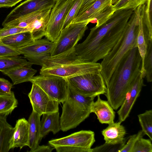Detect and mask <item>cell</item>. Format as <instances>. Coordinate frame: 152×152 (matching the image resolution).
I'll return each mask as SVG.
<instances>
[{"label": "cell", "instance_id": "cell-14", "mask_svg": "<svg viewBox=\"0 0 152 152\" xmlns=\"http://www.w3.org/2000/svg\"><path fill=\"white\" fill-rule=\"evenodd\" d=\"M143 78L140 72L132 82L124 100L117 112L119 121L122 122L129 116L142 87L145 86Z\"/></svg>", "mask_w": 152, "mask_h": 152}, {"label": "cell", "instance_id": "cell-28", "mask_svg": "<svg viewBox=\"0 0 152 152\" xmlns=\"http://www.w3.org/2000/svg\"><path fill=\"white\" fill-rule=\"evenodd\" d=\"M142 131L152 140V110H147L138 115Z\"/></svg>", "mask_w": 152, "mask_h": 152}, {"label": "cell", "instance_id": "cell-1", "mask_svg": "<svg viewBox=\"0 0 152 152\" xmlns=\"http://www.w3.org/2000/svg\"><path fill=\"white\" fill-rule=\"evenodd\" d=\"M133 11L116 10L104 23L91 28L85 40L75 47L78 58L85 61L94 63L103 59L123 35Z\"/></svg>", "mask_w": 152, "mask_h": 152}, {"label": "cell", "instance_id": "cell-10", "mask_svg": "<svg viewBox=\"0 0 152 152\" xmlns=\"http://www.w3.org/2000/svg\"><path fill=\"white\" fill-rule=\"evenodd\" d=\"M56 1V0H26L8 14L2 25L4 27L13 21L34 12L51 10Z\"/></svg>", "mask_w": 152, "mask_h": 152}, {"label": "cell", "instance_id": "cell-3", "mask_svg": "<svg viewBox=\"0 0 152 152\" xmlns=\"http://www.w3.org/2000/svg\"><path fill=\"white\" fill-rule=\"evenodd\" d=\"M142 5L133 10L124 33L100 63L101 73L106 86L117 64L126 53L137 47L140 17Z\"/></svg>", "mask_w": 152, "mask_h": 152}, {"label": "cell", "instance_id": "cell-21", "mask_svg": "<svg viewBox=\"0 0 152 152\" xmlns=\"http://www.w3.org/2000/svg\"><path fill=\"white\" fill-rule=\"evenodd\" d=\"M140 15L144 35L147 43L152 41V0H148L142 5Z\"/></svg>", "mask_w": 152, "mask_h": 152}, {"label": "cell", "instance_id": "cell-36", "mask_svg": "<svg viewBox=\"0 0 152 152\" xmlns=\"http://www.w3.org/2000/svg\"><path fill=\"white\" fill-rule=\"evenodd\" d=\"M83 0H74L65 20L63 29L71 24L77 15Z\"/></svg>", "mask_w": 152, "mask_h": 152}, {"label": "cell", "instance_id": "cell-12", "mask_svg": "<svg viewBox=\"0 0 152 152\" xmlns=\"http://www.w3.org/2000/svg\"><path fill=\"white\" fill-rule=\"evenodd\" d=\"M28 96L32 110L40 115L58 111L59 103L51 98L36 84L32 83L31 88Z\"/></svg>", "mask_w": 152, "mask_h": 152}, {"label": "cell", "instance_id": "cell-26", "mask_svg": "<svg viewBox=\"0 0 152 152\" xmlns=\"http://www.w3.org/2000/svg\"><path fill=\"white\" fill-rule=\"evenodd\" d=\"M29 64H31L24 57L19 56L1 57H0V71L3 73L12 69Z\"/></svg>", "mask_w": 152, "mask_h": 152}, {"label": "cell", "instance_id": "cell-29", "mask_svg": "<svg viewBox=\"0 0 152 152\" xmlns=\"http://www.w3.org/2000/svg\"><path fill=\"white\" fill-rule=\"evenodd\" d=\"M146 51L143 64V77L147 82L152 81V42L147 43Z\"/></svg>", "mask_w": 152, "mask_h": 152}, {"label": "cell", "instance_id": "cell-11", "mask_svg": "<svg viewBox=\"0 0 152 152\" xmlns=\"http://www.w3.org/2000/svg\"><path fill=\"white\" fill-rule=\"evenodd\" d=\"M55 43L46 38L35 40L18 50L32 64L42 66L45 58L50 56Z\"/></svg>", "mask_w": 152, "mask_h": 152}, {"label": "cell", "instance_id": "cell-25", "mask_svg": "<svg viewBox=\"0 0 152 152\" xmlns=\"http://www.w3.org/2000/svg\"><path fill=\"white\" fill-rule=\"evenodd\" d=\"M7 117L0 115V152H8L10 150L9 142L14 130L7 122Z\"/></svg>", "mask_w": 152, "mask_h": 152}, {"label": "cell", "instance_id": "cell-39", "mask_svg": "<svg viewBox=\"0 0 152 152\" xmlns=\"http://www.w3.org/2000/svg\"><path fill=\"white\" fill-rule=\"evenodd\" d=\"M20 54L19 50L13 48L4 44L0 41V57L19 56Z\"/></svg>", "mask_w": 152, "mask_h": 152}, {"label": "cell", "instance_id": "cell-31", "mask_svg": "<svg viewBox=\"0 0 152 152\" xmlns=\"http://www.w3.org/2000/svg\"><path fill=\"white\" fill-rule=\"evenodd\" d=\"M45 12L40 11L32 13L13 21L6 26L23 28H27L38 17Z\"/></svg>", "mask_w": 152, "mask_h": 152}, {"label": "cell", "instance_id": "cell-4", "mask_svg": "<svg viewBox=\"0 0 152 152\" xmlns=\"http://www.w3.org/2000/svg\"><path fill=\"white\" fill-rule=\"evenodd\" d=\"M94 99L79 94L69 85L66 99L62 103L61 130L66 132L75 128L88 118Z\"/></svg>", "mask_w": 152, "mask_h": 152}, {"label": "cell", "instance_id": "cell-17", "mask_svg": "<svg viewBox=\"0 0 152 152\" xmlns=\"http://www.w3.org/2000/svg\"><path fill=\"white\" fill-rule=\"evenodd\" d=\"M32 65L26 64L12 69L3 73L11 79L13 85L30 82L37 72V70L32 67Z\"/></svg>", "mask_w": 152, "mask_h": 152}, {"label": "cell", "instance_id": "cell-2", "mask_svg": "<svg viewBox=\"0 0 152 152\" xmlns=\"http://www.w3.org/2000/svg\"><path fill=\"white\" fill-rule=\"evenodd\" d=\"M142 58L137 47L128 52L118 63L107 85L104 95L115 110L123 103L128 89L140 72Z\"/></svg>", "mask_w": 152, "mask_h": 152}, {"label": "cell", "instance_id": "cell-15", "mask_svg": "<svg viewBox=\"0 0 152 152\" xmlns=\"http://www.w3.org/2000/svg\"><path fill=\"white\" fill-rule=\"evenodd\" d=\"M29 124L28 121L22 118L17 120L9 142L10 149L19 148L20 149L29 145Z\"/></svg>", "mask_w": 152, "mask_h": 152}, {"label": "cell", "instance_id": "cell-16", "mask_svg": "<svg viewBox=\"0 0 152 152\" xmlns=\"http://www.w3.org/2000/svg\"><path fill=\"white\" fill-rule=\"evenodd\" d=\"M97 100L92 103L91 108V113L96 115L99 121L102 124H109L114 122L115 112L107 101L102 99L100 95L97 96Z\"/></svg>", "mask_w": 152, "mask_h": 152}, {"label": "cell", "instance_id": "cell-41", "mask_svg": "<svg viewBox=\"0 0 152 152\" xmlns=\"http://www.w3.org/2000/svg\"><path fill=\"white\" fill-rule=\"evenodd\" d=\"M57 152H92V148L85 149L71 146H60L55 148Z\"/></svg>", "mask_w": 152, "mask_h": 152}, {"label": "cell", "instance_id": "cell-35", "mask_svg": "<svg viewBox=\"0 0 152 152\" xmlns=\"http://www.w3.org/2000/svg\"><path fill=\"white\" fill-rule=\"evenodd\" d=\"M131 152H152V144L150 139L141 137L136 142Z\"/></svg>", "mask_w": 152, "mask_h": 152}, {"label": "cell", "instance_id": "cell-22", "mask_svg": "<svg viewBox=\"0 0 152 152\" xmlns=\"http://www.w3.org/2000/svg\"><path fill=\"white\" fill-rule=\"evenodd\" d=\"M51 10L43 12L28 27L34 41L45 36Z\"/></svg>", "mask_w": 152, "mask_h": 152}, {"label": "cell", "instance_id": "cell-24", "mask_svg": "<svg viewBox=\"0 0 152 152\" xmlns=\"http://www.w3.org/2000/svg\"><path fill=\"white\" fill-rule=\"evenodd\" d=\"M0 41L13 48L18 50L34 40L32 37L31 32L27 31L4 37L0 39Z\"/></svg>", "mask_w": 152, "mask_h": 152}, {"label": "cell", "instance_id": "cell-32", "mask_svg": "<svg viewBox=\"0 0 152 152\" xmlns=\"http://www.w3.org/2000/svg\"><path fill=\"white\" fill-rule=\"evenodd\" d=\"M115 11L113 5L111 4L100 11L90 21V23H96L98 26L106 21Z\"/></svg>", "mask_w": 152, "mask_h": 152}, {"label": "cell", "instance_id": "cell-9", "mask_svg": "<svg viewBox=\"0 0 152 152\" xmlns=\"http://www.w3.org/2000/svg\"><path fill=\"white\" fill-rule=\"evenodd\" d=\"M88 22L72 23L63 29L55 43L50 56H55L74 48L84 35Z\"/></svg>", "mask_w": 152, "mask_h": 152}, {"label": "cell", "instance_id": "cell-20", "mask_svg": "<svg viewBox=\"0 0 152 152\" xmlns=\"http://www.w3.org/2000/svg\"><path fill=\"white\" fill-rule=\"evenodd\" d=\"M40 139L50 132L55 134L61 130L58 111L44 114L40 121Z\"/></svg>", "mask_w": 152, "mask_h": 152}, {"label": "cell", "instance_id": "cell-19", "mask_svg": "<svg viewBox=\"0 0 152 152\" xmlns=\"http://www.w3.org/2000/svg\"><path fill=\"white\" fill-rule=\"evenodd\" d=\"M41 115L32 110L28 121L29 124V152H33L39 145L40 139V121Z\"/></svg>", "mask_w": 152, "mask_h": 152}, {"label": "cell", "instance_id": "cell-45", "mask_svg": "<svg viewBox=\"0 0 152 152\" xmlns=\"http://www.w3.org/2000/svg\"><path fill=\"white\" fill-rule=\"evenodd\" d=\"M120 0H112L111 4L114 5L117 3Z\"/></svg>", "mask_w": 152, "mask_h": 152}, {"label": "cell", "instance_id": "cell-8", "mask_svg": "<svg viewBox=\"0 0 152 152\" xmlns=\"http://www.w3.org/2000/svg\"><path fill=\"white\" fill-rule=\"evenodd\" d=\"M42 88L51 98L62 103L66 99L69 89L67 79L54 75H40L34 76L30 81Z\"/></svg>", "mask_w": 152, "mask_h": 152}, {"label": "cell", "instance_id": "cell-33", "mask_svg": "<svg viewBox=\"0 0 152 152\" xmlns=\"http://www.w3.org/2000/svg\"><path fill=\"white\" fill-rule=\"evenodd\" d=\"M148 0H120L113 5L115 11L120 9L134 10L140 5L145 4Z\"/></svg>", "mask_w": 152, "mask_h": 152}, {"label": "cell", "instance_id": "cell-44", "mask_svg": "<svg viewBox=\"0 0 152 152\" xmlns=\"http://www.w3.org/2000/svg\"><path fill=\"white\" fill-rule=\"evenodd\" d=\"M55 148L49 145H39L36 148L33 152H51Z\"/></svg>", "mask_w": 152, "mask_h": 152}, {"label": "cell", "instance_id": "cell-5", "mask_svg": "<svg viewBox=\"0 0 152 152\" xmlns=\"http://www.w3.org/2000/svg\"><path fill=\"white\" fill-rule=\"evenodd\" d=\"M69 85L79 94L94 97L106 92V86L100 72L67 79Z\"/></svg>", "mask_w": 152, "mask_h": 152}, {"label": "cell", "instance_id": "cell-42", "mask_svg": "<svg viewBox=\"0 0 152 152\" xmlns=\"http://www.w3.org/2000/svg\"><path fill=\"white\" fill-rule=\"evenodd\" d=\"M97 0H83L77 15L84 12L91 6Z\"/></svg>", "mask_w": 152, "mask_h": 152}, {"label": "cell", "instance_id": "cell-13", "mask_svg": "<svg viewBox=\"0 0 152 152\" xmlns=\"http://www.w3.org/2000/svg\"><path fill=\"white\" fill-rule=\"evenodd\" d=\"M95 142L93 131L83 130L63 137L51 140L48 143L54 148L60 146H71L89 149Z\"/></svg>", "mask_w": 152, "mask_h": 152}, {"label": "cell", "instance_id": "cell-38", "mask_svg": "<svg viewBox=\"0 0 152 152\" xmlns=\"http://www.w3.org/2000/svg\"><path fill=\"white\" fill-rule=\"evenodd\" d=\"M144 135V134L141 130L139 131L137 134L130 136L126 143L119 152H131L137 141L140 138L142 137Z\"/></svg>", "mask_w": 152, "mask_h": 152}, {"label": "cell", "instance_id": "cell-7", "mask_svg": "<svg viewBox=\"0 0 152 152\" xmlns=\"http://www.w3.org/2000/svg\"><path fill=\"white\" fill-rule=\"evenodd\" d=\"M74 0H56L51 11L45 36L50 41L56 43L58 40Z\"/></svg>", "mask_w": 152, "mask_h": 152}, {"label": "cell", "instance_id": "cell-40", "mask_svg": "<svg viewBox=\"0 0 152 152\" xmlns=\"http://www.w3.org/2000/svg\"><path fill=\"white\" fill-rule=\"evenodd\" d=\"M13 85L8 80L0 77V94L9 95L11 94V89Z\"/></svg>", "mask_w": 152, "mask_h": 152}, {"label": "cell", "instance_id": "cell-37", "mask_svg": "<svg viewBox=\"0 0 152 152\" xmlns=\"http://www.w3.org/2000/svg\"><path fill=\"white\" fill-rule=\"evenodd\" d=\"M27 31H29L28 28L6 26L0 29V39L15 34Z\"/></svg>", "mask_w": 152, "mask_h": 152}, {"label": "cell", "instance_id": "cell-18", "mask_svg": "<svg viewBox=\"0 0 152 152\" xmlns=\"http://www.w3.org/2000/svg\"><path fill=\"white\" fill-rule=\"evenodd\" d=\"M121 123L119 121L110 123L102 131L105 142L115 144L121 143L125 140L126 131Z\"/></svg>", "mask_w": 152, "mask_h": 152}, {"label": "cell", "instance_id": "cell-43", "mask_svg": "<svg viewBox=\"0 0 152 152\" xmlns=\"http://www.w3.org/2000/svg\"><path fill=\"white\" fill-rule=\"evenodd\" d=\"M22 0H0V7H12Z\"/></svg>", "mask_w": 152, "mask_h": 152}, {"label": "cell", "instance_id": "cell-6", "mask_svg": "<svg viewBox=\"0 0 152 152\" xmlns=\"http://www.w3.org/2000/svg\"><path fill=\"white\" fill-rule=\"evenodd\" d=\"M100 63L84 61L79 59L65 64L41 68L40 74L54 75L68 78L84 74L100 72Z\"/></svg>", "mask_w": 152, "mask_h": 152}, {"label": "cell", "instance_id": "cell-30", "mask_svg": "<svg viewBox=\"0 0 152 152\" xmlns=\"http://www.w3.org/2000/svg\"><path fill=\"white\" fill-rule=\"evenodd\" d=\"M137 48L142 58V67L141 72L143 76V64L144 58L146 51L147 45L143 33L140 15L139 19V31L137 37Z\"/></svg>", "mask_w": 152, "mask_h": 152}, {"label": "cell", "instance_id": "cell-34", "mask_svg": "<svg viewBox=\"0 0 152 152\" xmlns=\"http://www.w3.org/2000/svg\"><path fill=\"white\" fill-rule=\"evenodd\" d=\"M128 138L126 137L122 142L117 144L105 142L102 145L92 148V152H119L126 143Z\"/></svg>", "mask_w": 152, "mask_h": 152}, {"label": "cell", "instance_id": "cell-27", "mask_svg": "<svg viewBox=\"0 0 152 152\" xmlns=\"http://www.w3.org/2000/svg\"><path fill=\"white\" fill-rule=\"evenodd\" d=\"M18 101L14 92L11 94H0V115L7 116L17 107Z\"/></svg>", "mask_w": 152, "mask_h": 152}, {"label": "cell", "instance_id": "cell-23", "mask_svg": "<svg viewBox=\"0 0 152 152\" xmlns=\"http://www.w3.org/2000/svg\"><path fill=\"white\" fill-rule=\"evenodd\" d=\"M112 0H97L84 12L77 15L72 23L90 21L101 10L111 4Z\"/></svg>", "mask_w": 152, "mask_h": 152}]
</instances>
